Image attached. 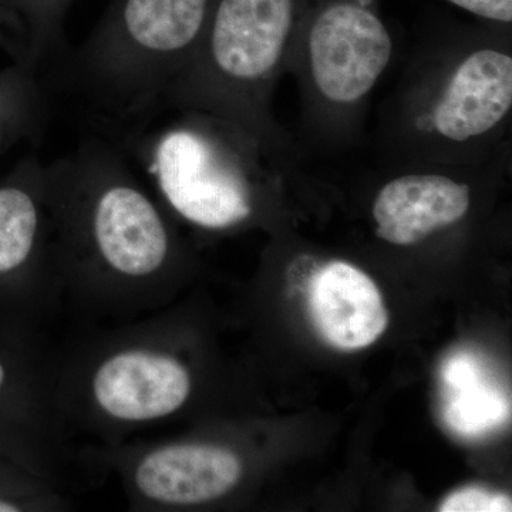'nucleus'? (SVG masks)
Wrapping results in <instances>:
<instances>
[{
  "label": "nucleus",
  "mask_w": 512,
  "mask_h": 512,
  "mask_svg": "<svg viewBox=\"0 0 512 512\" xmlns=\"http://www.w3.org/2000/svg\"><path fill=\"white\" fill-rule=\"evenodd\" d=\"M178 119L151 121L111 138L131 164L153 181L163 200L185 221L207 229L235 227L254 214L248 158L218 124L197 110Z\"/></svg>",
  "instance_id": "obj_1"
},
{
  "label": "nucleus",
  "mask_w": 512,
  "mask_h": 512,
  "mask_svg": "<svg viewBox=\"0 0 512 512\" xmlns=\"http://www.w3.org/2000/svg\"><path fill=\"white\" fill-rule=\"evenodd\" d=\"M393 55L392 37L369 10L339 3L320 13L309 35V60L319 92L335 103L365 97Z\"/></svg>",
  "instance_id": "obj_2"
},
{
  "label": "nucleus",
  "mask_w": 512,
  "mask_h": 512,
  "mask_svg": "<svg viewBox=\"0 0 512 512\" xmlns=\"http://www.w3.org/2000/svg\"><path fill=\"white\" fill-rule=\"evenodd\" d=\"M93 390L101 409L116 419L156 420L177 412L187 402L191 377L174 357L130 350L99 367Z\"/></svg>",
  "instance_id": "obj_3"
},
{
  "label": "nucleus",
  "mask_w": 512,
  "mask_h": 512,
  "mask_svg": "<svg viewBox=\"0 0 512 512\" xmlns=\"http://www.w3.org/2000/svg\"><path fill=\"white\" fill-rule=\"evenodd\" d=\"M511 106V56L494 49L477 50L451 77L434 109V128L448 140H470L498 126Z\"/></svg>",
  "instance_id": "obj_4"
},
{
  "label": "nucleus",
  "mask_w": 512,
  "mask_h": 512,
  "mask_svg": "<svg viewBox=\"0 0 512 512\" xmlns=\"http://www.w3.org/2000/svg\"><path fill=\"white\" fill-rule=\"evenodd\" d=\"M309 305L320 335L336 349H365L389 325L379 288L348 262H330L320 269L312 281Z\"/></svg>",
  "instance_id": "obj_5"
},
{
  "label": "nucleus",
  "mask_w": 512,
  "mask_h": 512,
  "mask_svg": "<svg viewBox=\"0 0 512 512\" xmlns=\"http://www.w3.org/2000/svg\"><path fill=\"white\" fill-rule=\"evenodd\" d=\"M470 188L439 174H410L384 185L373 204L377 237L414 245L450 225L470 208Z\"/></svg>",
  "instance_id": "obj_6"
},
{
  "label": "nucleus",
  "mask_w": 512,
  "mask_h": 512,
  "mask_svg": "<svg viewBox=\"0 0 512 512\" xmlns=\"http://www.w3.org/2000/svg\"><path fill=\"white\" fill-rule=\"evenodd\" d=\"M241 476V460L227 448L175 444L148 454L137 468L136 483L156 503L191 505L217 500Z\"/></svg>",
  "instance_id": "obj_7"
},
{
  "label": "nucleus",
  "mask_w": 512,
  "mask_h": 512,
  "mask_svg": "<svg viewBox=\"0 0 512 512\" xmlns=\"http://www.w3.org/2000/svg\"><path fill=\"white\" fill-rule=\"evenodd\" d=\"M46 73L23 62L0 69V158L22 143H36L56 101Z\"/></svg>",
  "instance_id": "obj_8"
},
{
  "label": "nucleus",
  "mask_w": 512,
  "mask_h": 512,
  "mask_svg": "<svg viewBox=\"0 0 512 512\" xmlns=\"http://www.w3.org/2000/svg\"><path fill=\"white\" fill-rule=\"evenodd\" d=\"M446 379L460 390L457 399L448 404L447 417L454 429L477 433L505 419L504 400L478 384L476 369L468 360L458 357L448 363Z\"/></svg>",
  "instance_id": "obj_9"
},
{
  "label": "nucleus",
  "mask_w": 512,
  "mask_h": 512,
  "mask_svg": "<svg viewBox=\"0 0 512 512\" xmlns=\"http://www.w3.org/2000/svg\"><path fill=\"white\" fill-rule=\"evenodd\" d=\"M441 512H510L511 498L481 487H466L448 495Z\"/></svg>",
  "instance_id": "obj_10"
},
{
  "label": "nucleus",
  "mask_w": 512,
  "mask_h": 512,
  "mask_svg": "<svg viewBox=\"0 0 512 512\" xmlns=\"http://www.w3.org/2000/svg\"><path fill=\"white\" fill-rule=\"evenodd\" d=\"M481 18L511 23L512 0H448Z\"/></svg>",
  "instance_id": "obj_11"
},
{
  "label": "nucleus",
  "mask_w": 512,
  "mask_h": 512,
  "mask_svg": "<svg viewBox=\"0 0 512 512\" xmlns=\"http://www.w3.org/2000/svg\"><path fill=\"white\" fill-rule=\"evenodd\" d=\"M0 47L12 57L13 62H23L25 49H23L22 30L18 22L2 10H0Z\"/></svg>",
  "instance_id": "obj_12"
}]
</instances>
